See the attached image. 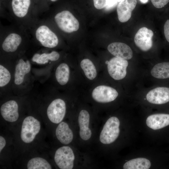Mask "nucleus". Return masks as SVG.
<instances>
[{
	"mask_svg": "<svg viewBox=\"0 0 169 169\" xmlns=\"http://www.w3.org/2000/svg\"><path fill=\"white\" fill-rule=\"evenodd\" d=\"M153 33L151 29L146 27L139 29L134 37L136 45L141 50L146 51L152 47V38Z\"/></svg>",
	"mask_w": 169,
	"mask_h": 169,
	"instance_id": "1a4fd4ad",
	"label": "nucleus"
},
{
	"mask_svg": "<svg viewBox=\"0 0 169 169\" xmlns=\"http://www.w3.org/2000/svg\"><path fill=\"white\" fill-rule=\"evenodd\" d=\"M136 3V0H122L119 2L117 7V12L120 22L124 23L128 21Z\"/></svg>",
	"mask_w": 169,
	"mask_h": 169,
	"instance_id": "f8f14e48",
	"label": "nucleus"
},
{
	"mask_svg": "<svg viewBox=\"0 0 169 169\" xmlns=\"http://www.w3.org/2000/svg\"><path fill=\"white\" fill-rule=\"evenodd\" d=\"M118 95L117 91L113 88L105 85L95 87L93 90L92 96L96 101L106 103L113 101Z\"/></svg>",
	"mask_w": 169,
	"mask_h": 169,
	"instance_id": "6e6552de",
	"label": "nucleus"
},
{
	"mask_svg": "<svg viewBox=\"0 0 169 169\" xmlns=\"http://www.w3.org/2000/svg\"><path fill=\"white\" fill-rule=\"evenodd\" d=\"M59 58V53L53 51L49 53H44L41 54H36L33 56L32 60L38 64H44L48 63L49 60L55 61L58 60Z\"/></svg>",
	"mask_w": 169,
	"mask_h": 169,
	"instance_id": "4be33fe9",
	"label": "nucleus"
},
{
	"mask_svg": "<svg viewBox=\"0 0 169 169\" xmlns=\"http://www.w3.org/2000/svg\"><path fill=\"white\" fill-rule=\"evenodd\" d=\"M120 122L116 117L109 118L104 125L100 136V141L108 144L114 142L118 137L120 130Z\"/></svg>",
	"mask_w": 169,
	"mask_h": 169,
	"instance_id": "f03ea898",
	"label": "nucleus"
},
{
	"mask_svg": "<svg viewBox=\"0 0 169 169\" xmlns=\"http://www.w3.org/2000/svg\"><path fill=\"white\" fill-rule=\"evenodd\" d=\"M41 129L40 121L32 116L26 117L21 126L20 137L22 141L25 143L32 142Z\"/></svg>",
	"mask_w": 169,
	"mask_h": 169,
	"instance_id": "f257e3e1",
	"label": "nucleus"
},
{
	"mask_svg": "<svg viewBox=\"0 0 169 169\" xmlns=\"http://www.w3.org/2000/svg\"><path fill=\"white\" fill-rule=\"evenodd\" d=\"M28 169H51L49 163L45 159L40 157H36L30 159L28 162Z\"/></svg>",
	"mask_w": 169,
	"mask_h": 169,
	"instance_id": "b1692460",
	"label": "nucleus"
},
{
	"mask_svg": "<svg viewBox=\"0 0 169 169\" xmlns=\"http://www.w3.org/2000/svg\"><path fill=\"white\" fill-rule=\"evenodd\" d=\"M50 0L52 2H54L57 1V0Z\"/></svg>",
	"mask_w": 169,
	"mask_h": 169,
	"instance_id": "f704fd0d",
	"label": "nucleus"
},
{
	"mask_svg": "<svg viewBox=\"0 0 169 169\" xmlns=\"http://www.w3.org/2000/svg\"><path fill=\"white\" fill-rule=\"evenodd\" d=\"M35 35L37 39L45 47L53 48L58 44L57 35L46 26L39 27L36 31Z\"/></svg>",
	"mask_w": 169,
	"mask_h": 169,
	"instance_id": "0eeeda50",
	"label": "nucleus"
},
{
	"mask_svg": "<svg viewBox=\"0 0 169 169\" xmlns=\"http://www.w3.org/2000/svg\"><path fill=\"white\" fill-rule=\"evenodd\" d=\"M108 51L115 57L128 60L133 56V52L130 47L126 44L120 42L112 43L108 46Z\"/></svg>",
	"mask_w": 169,
	"mask_h": 169,
	"instance_id": "ddd939ff",
	"label": "nucleus"
},
{
	"mask_svg": "<svg viewBox=\"0 0 169 169\" xmlns=\"http://www.w3.org/2000/svg\"><path fill=\"white\" fill-rule=\"evenodd\" d=\"M69 76V69L67 64L65 63L60 64L57 68L55 77L58 83L63 85L68 82Z\"/></svg>",
	"mask_w": 169,
	"mask_h": 169,
	"instance_id": "aec40b11",
	"label": "nucleus"
},
{
	"mask_svg": "<svg viewBox=\"0 0 169 169\" xmlns=\"http://www.w3.org/2000/svg\"><path fill=\"white\" fill-rule=\"evenodd\" d=\"M80 66L87 78L93 80L96 76L97 71L95 66L89 59H84L80 63Z\"/></svg>",
	"mask_w": 169,
	"mask_h": 169,
	"instance_id": "5701e85b",
	"label": "nucleus"
},
{
	"mask_svg": "<svg viewBox=\"0 0 169 169\" xmlns=\"http://www.w3.org/2000/svg\"><path fill=\"white\" fill-rule=\"evenodd\" d=\"M146 124L154 130L162 128L169 125V114H157L149 116L146 120Z\"/></svg>",
	"mask_w": 169,
	"mask_h": 169,
	"instance_id": "4468645a",
	"label": "nucleus"
},
{
	"mask_svg": "<svg viewBox=\"0 0 169 169\" xmlns=\"http://www.w3.org/2000/svg\"><path fill=\"white\" fill-rule=\"evenodd\" d=\"M164 30L165 38L167 41L169 42V20H167L165 23Z\"/></svg>",
	"mask_w": 169,
	"mask_h": 169,
	"instance_id": "7c9ffc66",
	"label": "nucleus"
},
{
	"mask_svg": "<svg viewBox=\"0 0 169 169\" xmlns=\"http://www.w3.org/2000/svg\"><path fill=\"white\" fill-rule=\"evenodd\" d=\"M78 122L80 129H85L89 128L90 115L85 110H81L79 115Z\"/></svg>",
	"mask_w": 169,
	"mask_h": 169,
	"instance_id": "393cba45",
	"label": "nucleus"
},
{
	"mask_svg": "<svg viewBox=\"0 0 169 169\" xmlns=\"http://www.w3.org/2000/svg\"><path fill=\"white\" fill-rule=\"evenodd\" d=\"M54 20L58 27L65 32L71 33L79 28L78 20L69 11L64 10L58 13Z\"/></svg>",
	"mask_w": 169,
	"mask_h": 169,
	"instance_id": "7ed1b4c3",
	"label": "nucleus"
},
{
	"mask_svg": "<svg viewBox=\"0 0 169 169\" xmlns=\"http://www.w3.org/2000/svg\"><path fill=\"white\" fill-rule=\"evenodd\" d=\"M31 4V0H12V7L15 15L19 18L27 14Z\"/></svg>",
	"mask_w": 169,
	"mask_h": 169,
	"instance_id": "a211bd4d",
	"label": "nucleus"
},
{
	"mask_svg": "<svg viewBox=\"0 0 169 169\" xmlns=\"http://www.w3.org/2000/svg\"><path fill=\"white\" fill-rule=\"evenodd\" d=\"M6 141L4 137L0 136V152L1 153L6 145Z\"/></svg>",
	"mask_w": 169,
	"mask_h": 169,
	"instance_id": "2f4dec72",
	"label": "nucleus"
},
{
	"mask_svg": "<svg viewBox=\"0 0 169 169\" xmlns=\"http://www.w3.org/2000/svg\"><path fill=\"white\" fill-rule=\"evenodd\" d=\"M18 105L15 101L10 100L3 104L0 108V112L6 121L13 122L19 117Z\"/></svg>",
	"mask_w": 169,
	"mask_h": 169,
	"instance_id": "9d476101",
	"label": "nucleus"
},
{
	"mask_svg": "<svg viewBox=\"0 0 169 169\" xmlns=\"http://www.w3.org/2000/svg\"><path fill=\"white\" fill-rule=\"evenodd\" d=\"M122 0H117L118 2H120L121 1H122Z\"/></svg>",
	"mask_w": 169,
	"mask_h": 169,
	"instance_id": "72a5a7b5",
	"label": "nucleus"
},
{
	"mask_svg": "<svg viewBox=\"0 0 169 169\" xmlns=\"http://www.w3.org/2000/svg\"><path fill=\"white\" fill-rule=\"evenodd\" d=\"M92 133L90 129L88 128L85 129H80L79 135L81 138L84 140H89L91 137Z\"/></svg>",
	"mask_w": 169,
	"mask_h": 169,
	"instance_id": "bb28decb",
	"label": "nucleus"
},
{
	"mask_svg": "<svg viewBox=\"0 0 169 169\" xmlns=\"http://www.w3.org/2000/svg\"><path fill=\"white\" fill-rule=\"evenodd\" d=\"M31 65L28 60L24 61L23 59L19 60L16 65L14 73V83L19 85L23 82L24 76L31 70Z\"/></svg>",
	"mask_w": 169,
	"mask_h": 169,
	"instance_id": "dca6fc26",
	"label": "nucleus"
},
{
	"mask_svg": "<svg viewBox=\"0 0 169 169\" xmlns=\"http://www.w3.org/2000/svg\"><path fill=\"white\" fill-rule=\"evenodd\" d=\"M55 134L58 140L64 144H69L73 139V135L72 130L68 125L64 122L59 123L56 128Z\"/></svg>",
	"mask_w": 169,
	"mask_h": 169,
	"instance_id": "2eb2a0df",
	"label": "nucleus"
},
{
	"mask_svg": "<svg viewBox=\"0 0 169 169\" xmlns=\"http://www.w3.org/2000/svg\"><path fill=\"white\" fill-rule=\"evenodd\" d=\"M118 3L117 0H108L106 5L105 7L106 10H109L115 7Z\"/></svg>",
	"mask_w": 169,
	"mask_h": 169,
	"instance_id": "c756f323",
	"label": "nucleus"
},
{
	"mask_svg": "<svg viewBox=\"0 0 169 169\" xmlns=\"http://www.w3.org/2000/svg\"><path fill=\"white\" fill-rule=\"evenodd\" d=\"M151 166L149 160L144 158H138L130 160L124 165V169H148Z\"/></svg>",
	"mask_w": 169,
	"mask_h": 169,
	"instance_id": "6ab92c4d",
	"label": "nucleus"
},
{
	"mask_svg": "<svg viewBox=\"0 0 169 169\" xmlns=\"http://www.w3.org/2000/svg\"><path fill=\"white\" fill-rule=\"evenodd\" d=\"M108 0H93L95 8L102 9L106 7Z\"/></svg>",
	"mask_w": 169,
	"mask_h": 169,
	"instance_id": "c85d7f7f",
	"label": "nucleus"
},
{
	"mask_svg": "<svg viewBox=\"0 0 169 169\" xmlns=\"http://www.w3.org/2000/svg\"><path fill=\"white\" fill-rule=\"evenodd\" d=\"M11 75L9 71L4 67L0 65V87H3L9 82Z\"/></svg>",
	"mask_w": 169,
	"mask_h": 169,
	"instance_id": "a878e982",
	"label": "nucleus"
},
{
	"mask_svg": "<svg viewBox=\"0 0 169 169\" xmlns=\"http://www.w3.org/2000/svg\"><path fill=\"white\" fill-rule=\"evenodd\" d=\"M22 38L18 34L11 33L8 35L3 41L2 47L7 52H14L16 50L22 42Z\"/></svg>",
	"mask_w": 169,
	"mask_h": 169,
	"instance_id": "f3484780",
	"label": "nucleus"
},
{
	"mask_svg": "<svg viewBox=\"0 0 169 169\" xmlns=\"http://www.w3.org/2000/svg\"><path fill=\"white\" fill-rule=\"evenodd\" d=\"M66 112L65 102L60 99L53 100L49 105L47 110V116L52 123L58 124L63 119Z\"/></svg>",
	"mask_w": 169,
	"mask_h": 169,
	"instance_id": "423d86ee",
	"label": "nucleus"
},
{
	"mask_svg": "<svg viewBox=\"0 0 169 169\" xmlns=\"http://www.w3.org/2000/svg\"><path fill=\"white\" fill-rule=\"evenodd\" d=\"M152 3L156 8H160L164 7L169 2V0H151Z\"/></svg>",
	"mask_w": 169,
	"mask_h": 169,
	"instance_id": "cd10ccee",
	"label": "nucleus"
},
{
	"mask_svg": "<svg viewBox=\"0 0 169 169\" xmlns=\"http://www.w3.org/2000/svg\"><path fill=\"white\" fill-rule=\"evenodd\" d=\"M141 2L143 3H145L148 2V0H140Z\"/></svg>",
	"mask_w": 169,
	"mask_h": 169,
	"instance_id": "473e14b6",
	"label": "nucleus"
},
{
	"mask_svg": "<svg viewBox=\"0 0 169 169\" xmlns=\"http://www.w3.org/2000/svg\"><path fill=\"white\" fill-rule=\"evenodd\" d=\"M147 100L155 104H162L169 101V88L158 87L150 90L146 96Z\"/></svg>",
	"mask_w": 169,
	"mask_h": 169,
	"instance_id": "9b49d317",
	"label": "nucleus"
},
{
	"mask_svg": "<svg viewBox=\"0 0 169 169\" xmlns=\"http://www.w3.org/2000/svg\"><path fill=\"white\" fill-rule=\"evenodd\" d=\"M105 63L107 65L108 73L113 79L119 80L125 77L128 64L126 60L115 57L106 61Z\"/></svg>",
	"mask_w": 169,
	"mask_h": 169,
	"instance_id": "39448f33",
	"label": "nucleus"
},
{
	"mask_svg": "<svg viewBox=\"0 0 169 169\" xmlns=\"http://www.w3.org/2000/svg\"><path fill=\"white\" fill-rule=\"evenodd\" d=\"M151 75L159 79L169 78V62H162L157 64L151 71Z\"/></svg>",
	"mask_w": 169,
	"mask_h": 169,
	"instance_id": "412c9836",
	"label": "nucleus"
},
{
	"mask_svg": "<svg viewBox=\"0 0 169 169\" xmlns=\"http://www.w3.org/2000/svg\"><path fill=\"white\" fill-rule=\"evenodd\" d=\"M74 158L72 150L67 146L58 148L56 151L54 156L56 164L61 169H72Z\"/></svg>",
	"mask_w": 169,
	"mask_h": 169,
	"instance_id": "20e7f679",
	"label": "nucleus"
}]
</instances>
